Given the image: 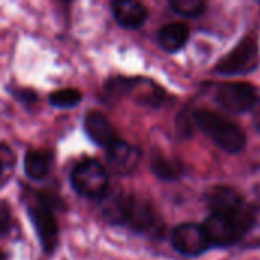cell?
Instances as JSON below:
<instances>
[{
  "label": "cell",
  "mask_w": 260,
  "mask_h": 260,
  "mask_svg": "<svg viewBox=\"0 0 260 260\" xmlns=\"http://www.w3.org/2000/svg\"><path fill=\"white\" fill-rule=\"evenodd\" d=\"M102 218L114 227H123L136 235L160 239L165 224L160 219L154 204L143 197L125 192H116L101 201Z\"/></svg>",
  "instance_id": "cell-1"
},
{
  "label": "cell",
  "mask_w": 260,
  "mask_h": 260,
  "mask_svg": "<svg viewBox=\"0 0 260 260\" xmlns=\"http://www.w3.org/2000/svg\"><path fill=\"white\" fill-rule=\"evenodd\" d=\"M66 210V203L50 190L30 192L26 201V215L46 256H52L59 245V225L55 212Z\"/></svg>",
  "instance_id": "cell-2"
},
{
  "label": "cell",
  "mask_w": 260,
  "mask_h": 260,
  "mask_svg": "<svg viewBox=\"0 0 260 260\" xmlns=\"http://www.w3.org/2000/svg\"><path fill=\"white\" fill-rule=\"evenodd\" d=\"M192 117L195 126L221 151L235 155L247 148L245 131L224 114L209 108H197L192 111Z\"/></svg>",
  "instance_id": "cell-3"
},
{
  "label": "cell",
  "mask_w": 260,
  "mask_h": 260,
  "mask_svg": "<svg viewBox=\"0 0 260 260\" xmlns=\"http://www.w3.org/2000/svg\"><path fill=\"white\" fill-rule=\"evenodd\" d=\"M256 210L253 206H247L236 212L210 213L203 222L212 247L229 248L239 244L254 227Z\"/></svg>",
  "instance_id": "cell-4"
},
{
  "label": "cell",
  "mask_w": 260,
  "mask_h": 260,
  "mask_svg": "<svg viewBox=\"0 0 260 260\" xmlns=\"http://www.w3.org/2000/svg\"><path fill=\"white\" fill-rule=\"evenodd\" d=\"M260 61V44L257 34L251 32L242 37L225 55H222L212 67L213 75L241 76L257 70Z\"/></svg>",
  "instance_id": "cell-5"
},
{
  "label": "cell",
  "mask_w": 260,
  "mask_h": 260,
  "mask_svg": "<svg viewBox=\"0 0 260 260\" xmlns=\"http://www.w3.org/2000/svg\"><path fill=\"white\" fill-rule=\"evenodd\" d=\"M69 181L72 189L82 198L102 201L108 195L110 177L107 168L96 158L79 160L70 171Z\"/></svg>",
  "instance_id": "cell-6"
},
{
  "label": "cell",
  "mask_w": 260,
  "mask_h": 260,
  "mask_svg": "<svg viewBox=\"0 0 260 260\" xmlns=\"http://www.w3.org/2000/svg\"><path fill=\"white\" fill-rule=\"evenodd\" d=\"M213 99L219 108L230 114H245L253 111L259 102L257 88L245 81H227L218 84Z\"/></svg>",
  "instance_id": "cell-7"
},
{
  "label": "cell",
  "mask_w": 260,
  "mask_h": 260,
  "mask_svg": "<svg viewBox=\"0 0 260 260\" xmlns=\"http://www.w3.org/2000/svg\"><path fill=\"white\" fill-rule=\"evenodd\" d=\"M171 245L183 257H201L212 248L210 238L203 224L181 222L171 232Z\"/></svg>",
  "instance_id": "cell-8"
},
{
  "label": "cell",
  "mask_w": 260,
  "mask_h": 260,
  "mask_svg": "<svg viewBox=\"0 0 260 260\" xmlns=\"http://www.w3.org/2000/svg\"><path fill=\"white\" fill-rule=\"evenodd\" d=\"M142 149L126 140L117 139L108 149H105V163L117 175H131L142 161Z\"/></svg>",
  "instance_id": "cell-9"
},
{
  "label": "cell",
  "mask_w": 260,
  "mask_h": 260,
  "mask_svg": "<svg viewBox=\"0 0 260 260\" xmlns=\"http://www.w3.org/2000/svg\"><path fill=\"white\" fill-rule=\"evenodd\" d=\"M82 128L88 140L102 149H108L119 139L111 120L99 110H90L84 114Z\"/></svg>",
  "instance_id": "cell-10"
},
{
  "label": "cell",
  "mask_w": 260,
  "mask_h": 260,
  "mask_svg": "<svg viewBox=\"0 0 260 260\" xmlns=\"http://www.w3.org/2000/svg\"><path fill=\"white\" fill-rule=\"evenodd\" d=\"M206 204L210 213L236 212L248 206L244 195L232 186L216 184L206 192Z\"/></svg>",
  "instance_id": "cell-11"
},
{
  "label": "cell",
  "mask_w": 260,
  "mask_h": 260,
  "mask_svg": "<svg viewBox=\"0 0 260 260\" xmlns=\"http://www.w3.org/2000/svg\"><path fill=\"white\" fill-rule=\"evenodd\" d=\"M110 9L116 23L128 30L142 27L149 17L148 8L137 0H113Z\"/></svg>",
  "instance_id": "cell-12"
},
{
  "label": "cell",
  "mask_w": 260,
  "mask_h": 260,
  "mask_svg": "<svg viewBox=\"0 0 260 260\" xmlns=\"http://www.w3.org/2000/svg\"><path fill=\"white\" fill-rule=\"evenodd\" d=\"M133 101L142 108H152L160 110L169 104H174V96L168 93L160 84L154 82L149 78L142 76L140 82L133 94Z\"/></svg>",
  "instance_id": "cell-13"
},
{
  "label": "cell",
  "mask_w": 260,
  "mask_h": 260,
  "mask_svg": "<svg viewBox=\"0 0 260 260\" xmlns=\"http://www.w3.org/2000/svg\"><path fill=\"white\" fill-rule=\"evenodd\" d=\"M190 38V27L184 21H172L163 24L157 32V43L166 53L181 52Z\"/></svg>",
  "instance_id": "cell-14"
},
{
  "label": "cell",
  "mask_w": 260,
  "mask_h": 260,
  "mask_svg": "<svg viewBox=\"0 0 260 260\" xmlns=\"http://www.w3.org/2000/svg\"><path fill=\"white\" fill-rule=\"evenodd\" d=\"M53 161V152L49 149H27L23 157V172L30 181H44L50 175Z\"/></svg>",
  "instance_id": "cell-15"
},
{
  "label": "cell",
  "mask_w": 260,
  "mask_h": 260,
  "mask_svg": "<svg viewBox=\"0 0 260 260\" xmlns=\"http://www.w3.org/2000/svg\"><path fill=\"white\" fill-rule=\"evenodd\" d=\"M142 76H123V75H113L108 76L102 84L101 101L104 104L113 105L122 101L126 96H133Z\"/></svg>",
  "instance_id": "cell-16"
},
{
  "label": "cell",
  "mask_w": 260,
  "mask_h": 260,
  "mask_svg": "<svg viewBox=\"0 0 260 260\" xmlns=\"http://www.w3.org/2000/svg\"><path fill=\"white\" fill-rule=\"evenodd\" d=\"M149 169L155 178L165 183L178 181L184 175V165L178 158H169L157 151H154L151 155Z\"/></svg>",
  "instance_id": "cell-17"
},
{
  "label": "cell",
  "mask_w": 260,
  "mask_h": 260,
  "mask_svg": "<svg viewBox=\"0 0 260 260\" xmlns=\"http://www.w3.org/2000/svg\"><path fill=\"white\" fill-rule=\"evenodd\" d=\"M47 102L58 110H69L75 108L82 102V93L81 90L75 87H66V88H58L49 93Z\"/></svg>",
  "instance_id": "cell-18"
},
{
  "label": "cell",
  "mask_w": 260,
  "mask_h": 260,
  "mask_svg": "<svg viewBox=\"0 0 260 260\" xmlns=\"http://www.w3.org/2000/svg\"><path fill=\"white\" fill-rule=\"evenodd\" d=\"M171 9L186 18H198L207 9V3L204 0H169Z\"/></svg>",
  "instance_id": "cell-19"
},
{
  "label": "cell",
  "mask_w": 260,
  "mask_h": 260,
  "mask_svg": "<svg viewBox=\"0 0 260 260\" xmlns=\"http://www.w3.org/2000/svg\"><path fill=\"white\" fill-rule=\"evenodd\" d=\"M14 166H15V152L11 149V146L6 142H2V146H0V183H2V187L6 186Z\"/></svg>",
  "instance_id": "cell-20"
},
{
  "label": "cell",
  "mask_w": 260,
  "mask_h": 260,
  "mask_svg": "<svg viewBox=\"0 0 260 260\" xmlns=\"http://www.w3.org/2000/svg\"><path fill=\"white\" fill-rule=\"evenodd\" d=\"M8 91L11 93V96L20 104L23 105L26 110H30L34 108L38 101H40V96L35 90L32 88H27V87H9Z\"/></svg>",
  "instance_id": "cell-21"
},
{
  "label": "cell",
  "mask_w": 260,
  "mask_h": 260,
  "mask_svg": "<svg viewBox=\"0 0 260 260\" xmlns=\"http://www.w3.org/2000/svg\"><path fill=\"white\" fill-rule=\"evenodd\" d=\"M193 117H192V113L189 114L187 113V108L180 111V114L177 116L175 119V129H177V136L180 139H189L192 137V133H193Z\"/></svg>",
  "instance_id": "cell-22"
},
{
  "label": "cell",
  "mask_w": 260,
  "mask_h": 260,
  "mask_svg": "<svg viewBox=\"0 0 260 260\" xmlns=\"http://www.w3.org/2000/svg\"><path fill=\"white\" fill-rule=\"evenodd\" d=\"M11 227H12V215L9 212L6 201H2L0 203V236L6 238L11 232Z\"/></svg>",
  "instance_id": "cell-23"
},
{
  "label": "cell",
  "mask_w": 260,
  "mask_h": 260,
  "mask_svg": "<svg viewBox=\"0 0 260 260\" xmlns=\"http://www.w3.org/2000/svg\"><path fill=\"white\" fill-rule=\"evenodd\" d=\"M253 126L260 134V99L259 102H257V105L253 110Z\"/></svg>",
  "instance_id": "cell-24"
},
{
  "label": "cell",
  "mask_w": 260,
  "mask_h": 260,
  "mask_svg": "<svg viewBox=\"0 0 260 260\" xmlns=\"http://www.w3.org/2000/svg\"><path fill=\"white\" fill-rule=\"evenodd\" d=\"M0 260H6V254H5L3 251L0 253Z\"/></svg>",
  "instance_id": "cell-25"
},
{
  "label": "cell",
  "mask_w": 260,
  "mask_h": 260,
  "mask_svg": "<svg viewBox=\"0 0 260 260\" xmlns=\"http://www.w3.org/2000/svg\"><path fill=\"white\" fill-rule=\"evenodd\" d=\"M259 6H260V2H259Z\"/></svg>",
  "instance_id": "cell-26"
}]
</instances>
